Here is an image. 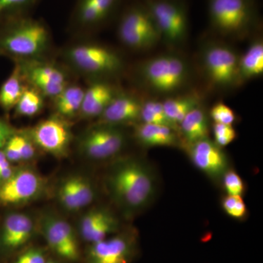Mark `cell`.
<instances>
[{
	"instance_id": "1",
	"label": "cell",
	"mask_w": 263,
	"mask_h": 263,
	"mask_svg": "<svg viewBox=\"0 0 263 263\" xmlns=\"http://www.w3.org/2000/svg\"><path fill=\"white\" fill-rule=\"evenodd\" d=\"M106 185L112 200L129 216L149 206L157 191L155 170L148 162L132 157L115 162Z\"/></svg>"
},
{
	"instance_id": "2",
	"label": "cell",
	"mask_w": 263,
	"mask_h": 263,
	"mask_svg": "<svg viewBox=\"0 0 263 263\" xmlns=\"http://www.w3.org/2000/svg\"><path fill=\"white\" fill-rule=\"evenodd\" d=\"M51 47V32L41 21L24 15L0 22V55L14 62L43 60Z\"/></svg>"
},
{
	"instance_id": "3",
	"label": "cell",
	"mask_w": 263,
	"mask_h": 263,
	"mask_svg": "<svg viewBox=\"0 0 263 263\" xmlns=\"http://www.w3.org/2000/svg\"><path fill=\"white\" fill-rule=\"evenodd\" d=\"M63 58L71 68L92 80H110L126 68L125 60L119 52L98 43L71 45L64 50Z\"/></svg>"
},
{
	"instance_id": "4",
	"label": "cell",
	"mask_w": 263,
	"mask_h": 263,
	"mask_svg": "<svg viewBox=\"0 0 263 263\" xmlns=\"http://www.w3.org/2000/svg\"><path fill=\"white\" fill-rule=\"evenodd\" d=\"M138 81L155 94L171 95L187 85L190 67L187 60L176 53L157 55L141 62L137 68Z\"/></svg>"
},
{
	"instance_id": "5",
	"label": "cell",
	"mask_w": 263,
	"mask_h": 263,
	"mask_svg": "<svg viewBox=\"0 0 263 263\" xmlns=\"http://www.w3.org/2000/svg\"><path fill=\"white\" fill-rule=\"evenodd\" d=\"M208 10L212 29L224 37L243 39L257 26L254 0H208Z\"/></svg>"
},
{
	"instance_id": "6",
	"label": "cell",
	"mask_w": 263,
	"mask_h": 263,
	"mask_svg": "<svg viewBox=\"0 0 263 263\" xmlns=\"http://www.w3.org/2000/svg\"><path fill=\"white\" fill-rule=\"evenodd\" d=\"M239 57L234 48L226 43L210 41L204 43L200 52V63L209 84L221 90L240 86Z\"/></svg>"
},
{
	"instance_id": "7",
	"label": "cell",
	"mask_w": 263,
	"mask_h": 263,
	"mask_svg": "<svg viewBox=\"0 0 263 263\" xmlns=\"http://www.w3.org/2000/svg\"><path fill=\"white\" fill-rule=\"evenodd\" d=\"M119 41L134 51H147L162 41L160 32L146 5H133L124 13L117 28Z\"/></svg>"
},
{
	"instance_id": "8",
	"label": "cell",
	"mask_w": 263,
	"mask_h": 263,
	"mask_svg": "<svg viewBox=\"0 0 263 263\" xmlns=\"http://www.w3.org/2000/svg\"><path fill=\"white\" fill-rule=\"evenodd\" d=\"M162 38L167 44L180 46L189 35L187 10L180 0H146L144 3Z\"/></svg>"
},
{
	"instance_id": "9",
	"label": "cell",
	"mask_w": 263,
	"mask_h": 263,
	"mask_svg": "<svg viewBox=\"0 0 263 263\" xmlns=\"http://www.w3.org/2000/svg\"><path fill=\"white\" fill-rule=\"evenodd\" d=\"M127 143V133L122 127L98 123L81 135L79 148L91 160H106L119 155Z\"/></svg>"
},
{
	"instance_id": "10",
	"label": "cell",
	"mask_w": 263,
	"mask_h": 263,
	"mask_svg": "<svg viewBox=\"0 0 263 263\" xmlns=\"http://www.w3.org/2000/svg\"><path fill=\"white\" fill-rule=\"evenodd\" d=\"M15 64L27 84L37 90L45 98H56L70 84L65 69L46 59L21 60L15 61Z\"/></svg>"
},
{
	"instance_id": "11",
	"label": "cell",
	"mask_w": 263,
	"mask_h": 263,
	"mask_svg": "<svg viewBox=\"0 0 263 263\" xmlns=\"http://www.w3.org/2000/svg\"><path fill=\"white\" fill-rule=\"evenodd\" d=\"M26 133L34 146L46 153L60 158L69 153L72 130L66 119L57 114L41 121Z\"/></svg>"
},
{
	"instance_id": "12",
	"label": "cell",
	"mask_w": 263,
	"mask_h": 263,
	"mask_svg": "<svg viewBox=\"0 0 263 263\" xmlns=\"http://www.w3.org/2000/svg\"><path fill=\"white\" fill-rule=\"evenodd\" d=\"M91 245L87 263H129L137 253L138 235L132 230L123 232Z\"/></svg>"
},
{
	"instance_id": "13",
	"label": "cell",
	"mask_w": 263,
	"mask_h": 263,
	"mask_svg": "<svg viewBox=\"0 0 263 263\" xmlns=\"http://www.w3.org/2000/svg\"><path fill=\"white\" fill-rule=\"evenodd\" d=\"M183 148L195 167L214 181H221L223 175L230 168L226 152L209 138Z\"/></svg>"
},
{
	"instance_id": "14",
	"label": "cell",
	"mask_w": 263,
	"mask_h": 263,
	"mask_svg": "<svg viewBox=\"0 0 263 263\" xmlns=\"http://www.w3.org/2000/svg\"><path fill=\"white\" fill-rule=\"evenodd\" d=\"M43 178L30 168L15 171L9 179L0 184V202L4 204L26 203L42 193Z\"/></svg>"
},
{
	"instance_id": "15",
	"label": "cell",
	"mask_w": 263,
	"mask_h": 263,
	"mask_svg": "<svg viewBox=\"0 0 263 263\" xmlns=\"http://www.w3.org/2000/svg\"><path fill=\"white\" fill-rule=\"evenodd\" d=\"M41 230L50 248L57 255L69 261L80 257V250L76 233L67 221L46 216L41 220Z\"/></svg>"
},
{
	"instance_id": "16",
	"label": "cell",
	"mask_w": 263,
	"mask_h": 263,
	"mask_svg": "<svg viewBox=\"0 0 263 263\" xmlns=\"http://www.w3.org/2000/svg\"><path fill=\"white\" fill-rule=\"evenodd\" d=\"M144 99L132 91L121 89L99 117V123L122 127L140 122Z\"/></svg>"
},
{
	"instance_id": "17",
	"label": "cell",
	"mask_w": 263,
	"mask_h": 263,
	"mask_svg": "<svg viewBox=\"0 0 263 263\" xmlns=\"http://www.w3.org/2000/svg\"><path fill=\"white\" fill-rule=\"evenodd\" d=\"M122 0H78L72 23L76 28L86 30L103 24L117 9Z\"/></svg>"
},
{
	"instance_id": "18",
	"label": "cell",
	"mask_w": 263,
	"mask_h": 263,
	"mask_svg": "<svg viewBox=\"0 0 263 263\" xmlns=\"http://www.w3.org/2000/svg\"><path fill=\"white\" fill-rule=\"evenodd\" d=\"M121 89L109 80L98 79L85 89L79 115L84 119L99 118Z\"/></svg>"
},
{
	"instance_id": "19",
	"label": "cell",
	"mask_w": 263,
	"mask_h": 263,
	"mask_svg": "<svg viewBox=\"0 0 263 263\" xmlns=\"http://www.w3.org/2000/svg\"><path fill=\"white\" fill-rule=\"evenodd\" d=\"M119 221L113 213L105 209H95L86 213L80 222V232L83 238L94 243L117 233Z\"/></svg>"
},
{
	"instance_id": "20",
	"label": "cell",
	"mask_w": 263,
	"mask_h": 263,
	"mask_svg": "<svg viewBox=\"0 0 263 263\" xmlns=\"http://www.w3.org/2000/svg\"><path fill=\"white\" fill-rule=\"evenodd\" d=\"M134 126L135 139L144 148L182 147L179 133L171 127L141 122Z\"/></svg>"
},
{
	"instance_id": "21",
	"label": "cell",
	"mask_w": 263,
	"mask_h": 263,
	"mask_svg": "<svg viewBox=\"0 0 263 263\" xmlns=\"http://www.w3.org/2000/svg\"><path fill=\"white\" fill-rule=\"evenodd\" d=\"M34 224L29 216L11 214L7 216L3 224L2 240L6 248L15 249L25 245L32 237Z\"/></svg>"
},
{
	"instance_id": "22",
	"label": "cell",
	"mask_w": 263,
	"mask_h": 263,
	"mask_svg": "<svg viewBox=\"0 0 263 263\" xmlns=\"http://www.w3.org/2000/svg\"><path fill=\"white\" fill-rule=\"evenodd\" d=\"M209 115L202 105L186 116L179 125V135L182 147L209 138Z\"/></svg>"
},
{
	"instance_id": "23",
	"label": "cell",
	"mask_w": 263,
	"mask_h": 263,
	"mask_svg": "<svg viewBox=\"0 0 263 263\" xmlns=\"http://www.w3.org/2000/svg\"><path fill=\"white\" fill-rule=\"evenodd\" d=\"M263 74L262 38L257 37L249 44L245 53L240 55L238 78L240 86L247 81L260 77Z\"/></svg>"
},
{
	"instance_id": "24",
	"label": "cell",
	"mask_w": 263,
	"mask_h": 263,
	"mask_svg": "<svg viewBox=\"0 0 263 263\" xmlns=\"http://www.w3.org/2000/svg\"><path fill=\"white\" fill-rule=\"evenodd\" d=\"M201 97L197 92L170 97L162 102L164 111L170 121L179 129L183 118L193 109L201 105Z\"/></svg>"
},
{
	"instance_id": "25",
	"label": "cell",
	"mask_w": 263,
	"mask_h": 263,
	"mask_svg": "<svg viewBox=\"0 0 263 263\" xmlns=\"http://www.w3.org/2000/svg\"><path fill=\"white\" fill-rule=\"evenodd\" d=\"M84 92L85 89L79 85H67L56 98L53 99L57 115L67 119L79 114Z\"/></svg>"
},
{
	"instance_id": "26",
	"label": "cell",
	"mask_w": 263,
	"mask_h": 263,
	"mask_svg": "<svg viewBox=\"0 0 263 263\" xmlns=\"http://www.w3.org/2000/svg\"><path fill=\"white\" fill-rule=\"evenodd\" d=\"M27 85L18 67L15 65L11 74L0 87V107L5 112L15 108Z\"/></svg>"
},
{
	"instance_id": "27",
	"label": "cell",
	"mask_w": 263,
	"mask_h": 263,
	"mask_svg": "<svg viewBox=\"0 0 263 263\" xmlns=\"http://www.w3.org/2000/svg\"><path fill=\"white\" fill-rule=\"evenodd\" d=\"M44 105L45 97L34 88L27 85L15 105V114L18 117H32L39 114Z\"/></svg>"
},
{
	"instance_id": "28",
	"label": "cell",
	"mask_w": 263,
	"mask_h": 263,
	"mask_svg": "<svg viewBox=\"0 0 263 263\" xmlns=\"http://www.w3.org/2000/svg\"><path fill=\"white\" fill-rule=\"evenodd\" d=\"M140 122L166 126L179 133L178 127L170 121L168 117L166 115L162 102L154 99L143 100Z\"/></svg>"
},
{
	"instance_id": "29",
	"label": "cell",
	"mask_w": 263,
	"mask_h": 263,
	"mask_svg": "<svg viewBox=\"0 0 263 263\" xmlns=\"http://www.w3.org/2000/svg\"><path fill=\"white\" fill-rule=\"evenodd\" d=\"M39 0H0V22L25 15Z\"/></svg>"
},
{
	"instance_id": "30",
	"label": "cell",
	"mask_w": 263,
	"mask_h": 263,
	"mask_svg": "<svg viewBox=\"0 0 263 263\" xmlns=\"http://www.w3.org/2000/svg\"><path fill=\"white\" fill-rule=\"evenodd\" d=\"M69 179L81 208L87 206L94 201L96 192L89 179L81 176H72Z\"/></svg>"
},
{
	"instance_id": "31",
	"label": "cell",
	"mask_w": 263,
	"mask_h": 263,
	"mask_svg": "<svg viewBox=\"0 0 263 263\" xmlns=\"http://www.w3.org/2000/svg\"><path fill=\"white\" fill-rule=\"evenodd\" d=\"M221 207L228 216L237 220H242L248 214L245 202L240 196L227 195L221 200Z\"/></svg>"
},
{
	"instance_id": "32",
	"label": "cell",
	"mask_w": 263,
	"mask_h": 263,
	"mask_svg": "<svg viewBox=\"0 0 263 263\" xmlns=\"http://www.w3.org/2000/svg\"><path fill=\"white\" fill-rule=\"evenodd\" d=\"M224 191L228 195L240 196L245 193V184L240 175L234 170L229 168L221 179Z\"/></svg>"
},
{
	"instance_id": "33",
	"label": "cell",
	"mask_w": 263,
	"mask_h": 263,
	"mask_svg": "<svg viewBox=\"0 0 263 263\" xmlns=\"http://www.w3.org/2000/svg\"><path fill=\"white\" fill-rule=\"evenodd\" d=\"M58 197L62 205L69 212H77L82 209L69 178L59 188Z\"/></svg>"
},
{
	"instance_id": "34",
	"label": "cell",
	"mask_w": 263,
	"mask_h": 263,
	"mask_svg": "<svg viewBox=\"0 0 263 263\" xmlns=\"http://www.w3.org/2000/svg\"><path fill=\"white\" fill-rule=\"evenodd\" d=\"M11 138L22 161L30 160L34 158L36 153L35 146L26 132H16Z\"/></svg>"
},
{
	"instance_id": "35",
	"label": "cell",
	"mask_w": 263,
	"mask_h": 263,
	"mask_svg": "<svg viewBox=\"0 0 263 263\" xmlns=\"http://www.w3.org/2000/svg\"><path fill=\"white\" fill-rule=\"evenodd\" d=\"M209 117L214 123L231 125L236 122L237 117L233 109L230 108L226 103L218 102L214 104L210 109Z\"/></svg>"
},
{
	"instance_id": "36",
	"label": "cell",
	"mask_w": 263,
	"mask_h": 263,
	"mask_svg": "<svg viewBox=\"0 0 263 263\" xmlns=\"http://www.w3.org/2000/svg\"><path fill=\"white\" fill-rule=\"evenodd\" d=\"M214 142L223 148L230 144L237 137V133L231 125L214 123L212 125Z\"/></svg>"
},
{
	"instance_id": "37",
	"label": "cell",
	"mask_w": 263,
	"mask_h": 263,
	"mask_svg": "<svg viewBox=\"0 0 263 263\" xmlns=\"http://www.w3.org/2000/svg\"><path fill=\"white\" fill-rule=\"evenodd\" d=\"M15 263H46V259L42 251L31 249L22 254Z\"/></svg>"
},
{
	"instance_id": "38",
	"label": "cell",
	"mask_w": 263,
	"mask_h": 263,
	"mask_svg": "<svg viewBox=\"0 0 263 263\" xmlns=\"http://www.w3.org/2000/svg\"><path fill=\"white\" fill-rule=\"evenodd\" d=\"M14 171L10 165L9 161L7 159L4 152L0 150V184L9 179Z\"/></svg>"
},
{
	"instance_id": "39",
	"label": "cell",
	"mask_w": 263,
	"mask_h": 263,
	"mask_svg": "<svg viewBox=\"0 0 263 263\" xmlns=\"http://www.w3.org/2000/svg\"><path fill=\"white\" fill-rule=\"evenodd\" d=\"M16 130L11 125L3 119H0V150L4 148L5 145L9 141Z\"/></svg>"
},
{
	"instance_id": "40",
	"label": "cell",
	"mask_w": 263,
	"mask_h": 263,
	"mask_svg": "<svg viewBox=\"0 0 263 263\" xmlns=\"http://www.w3.org/2000/svg\"><path fill=\"white\" fill-rule=\"evenodd\" d=\"M46 263H57V262H53V261H49V262H46Z\"/></svg>"
}]
</instances>
